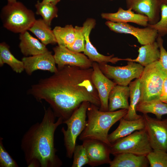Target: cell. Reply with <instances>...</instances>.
Segmentation results:
<instances>
[{
  "label": "cell",
  "mask_w": 167,
  "mask_h": 167,
  "mask_svg": "<svg viewBox=\"0 0 167 167\" xmlns=\"http://www.w3.org/2000/svg\"><path fill=\"white\" fill-rule=\"evenodd\" d=\"M93 70L92 67L66 66L32 85L28 93L38 101H45L56 117L66 120L84 101L100 107L98 92L92 79Z\"/></svg>",
  "instance_id": "cell-1"
},
{
  "label": "cell",
  "mask_w": 167,
  "mask_h": 167,
  "mask_svg": "<svg viewBox=\"0 0 167 167\" xmlns=\"http://www.w3.org/2000/svg\"><path fill=\"white\" fill-rule=\"evenodd\" d=\"M56 118L50 107L45 109L41 121L32 125L23 136L20 146L28 167H59L62 165L56 154L54 136L63 120L59 117L56 121Z\"/></svg>",
  "instance_id": "cell-2"
},
{
  "label": "cell",
  "mask_w": 167,
  "mask_h": 167,
  "mask_svg": "<svg viewBox=\"0 0 167 167\" xmlns=\"http://www.w3.org/2000/svg\"><path fill=\"white\" fill-rule=\"evenodd\" d=\"M128 110L120 109L114 111H102L99 107L90 103L88 108V117L85 128L79 135V140L96 139L109 146L111 145L108 140L109 131L116 122L123 118Z\"/></svg>",
  "instance_id": "cell-3"
},
{
  "label": "cell",
  "mask_w": 167,
  "mask_h": 167,
  "mask_svg": "<svg viewBox=\"0 0 167 167\" xmlns=\"http://www.w3.org/2000/svg\"><path fill=\"white\" fill-rule=\"evenodd\" d=\"M0 17L3 27L15 33L28 30L36 19L33 11L23 3H8L2 8Z\"/></svg>",
  "instance_id": "cell-4"
},
{
  "label": "cell",
  "mask_w": 167,
  "mask_h": 167,
  "mask_svg": "<svg viewBox=\"0 0 167 167\" xmlns=\"http://www.w3.org/2000/svg\"><path fill=\"white\" fill-rule=\"evenodd\" d=\"M167 75L158 60L144 67L139 78L141 96L139 102L159 99Z\"/></svg>",
  "instance_id": "cell-5"
},
{
  "label": "cell",
  "mask_w": 167,
  "mask_h": 167,
  "mask_svg": "<svg viewBox=\"0 0 167 167\" xmlns=\"http://www.w3.org/2000/svg\"><path fill=\"white\" fill-rule=\"evenodd\" d=\"M90 103L88 101L83 102L69 118L63 121V123L66 124L67 127L65 129L62 127L61 131L64 136L66 156L69 158H72L77 138L85 127L87 111Z\"/></svg>",
  "instance_id": "cell-6"
},
{
  "label": "cell",
  "mask_w": 167,
  "mask_h": 167,
  "mask_svg": "<svg viewBox=\"0 0 167 167\" xmlns=\"http://www.w3.org/2000/svg\"><path fill=\"white\" fill-rule=\"evenodd\" d=\"M152 150L145 128L121 138L110 146V154L114 156L128 153L146 156Z\"/></svg>",
  "instance_id": "cell-7"
},
{
  "label": "cell",
  "mask_w": 167,
  "mask_h": 167,
  "mask_svg": "<svg viewBox=\"0 0 167 167\" xmlns=\"http://www.w3.org/2000/svg\"><path fill=\"white\" fill-rule=\"evenodd\" d=\"M104 74L117 85L127 86L134 79L140 78L144 67L138 63L127 61L124 66H113L106 63H98Z\"/></svg>",
  "instance_id": "cell-8"
},
{
  "label": "cell",
  "mask_w": 167,
  "mask_h": 167,
  "mask_svg": "<svg viewBox=\"0 0 167 167\" xmlns=\"http://www.w3.org/2000/svg\"><path fill=\"white\" fill-rule=\"evenodd\" d=\"M146 129L153 149L167 152V117L163 119L152 118L147 114L142 115Z\"/></svg>",
  "instance_id": "cell-9"
},
{
  "label": "cell",
  "mask_w": 167,
  "mask_h": 167,
  "mask_svg": "<svg viewBox=\"0 0 167 167\" xmlns=\"http://www.w3.org/2000/svg\"><path fill=\"white\" fill-rule=\"evenodd\" d=\"M105 24L111 31L115 32L132 35L142 45L156 41L158 36L156 30L148 26L141 28L135 27L128 23H115L109 21H106Z\"/></svg>",
  "instance_id": "cell-10"
},
{
  "label": "cell",
  "mask_w": 167,
  "mask_h": 167,
  "mask_svg": "<svg viewBox=\"0 0 167 167\" xmlns=\"http://www.w3.org/2000/svg\"><path fill=\"white\" fill-rule=\"evenodd\" d=\"M53 55L58 69L66 65L88 68L92 67L93 62L84 54L73 51L61 45L53 48Z\"/></svg>",
  "instance_id": "cell-11"
},
{
  "label": "cell",
  "mask_w": 167,
  "mask_h": 167,
  "mask_svg": "<svg viewBox=\"0 0 167 167\" xmlns=\"http://www.w3.org/2000/svg\"><path fill=\"white\" fill-rule=\"evenodd\" d=\"M92 82L98 92L101 102L99 110L108 111V99L109 93L117 84L106 76L101 71L98 63L93 62Z\"/></svg>",
  "instance_id": "cell-12"
},
{
  "label": "cell",
  "mask_w": 167,
  "mask_h": 167,
  "mask_svg": "<svg viewBox=\"0 0 167 167\" xmlns=\"http://www.w3.org/2000/svg\"><path fill=\"white\" fill-rule=\"evenodd\" d=\"M88 160V165L92 167L109 164L111 161L110 146L98 140L88 139L83 141Z\"/></svg>",
  "instance_id": "cell-13"
},
{
  "label": "cell",
  "mask_w": 167,
  "mask_h": 167,
  "mask_svg": "<svg viewBox=\"0 0 167 167\" xmlns=\"http://www.w3.org/2000/svg\"><path fill=\"white\" fill-rule=\"evenodd\" d=\"M96 25V21L93 18H88L84 22L83 27L85 39L84 54L92 62L98 63L110 62L115 64L122 58L114 57V54L105 56L99 53L90 41L89 36L92 30Z\"/></svg>",
  "instance_id": "cell-14"
},
{
  "label": "cell",
  "mask_w": 167,
  "mask_h": 167,
  "mask_svg": "<svg viewBox=\"0 0 167 167\" xmlns=\"http://www.w3.org/2000/svg\"><path fill=\"white\" fill-rule=\"evenodd\" d=\"M22 61L24 71L29 75L37 70L47 71L53 73L58 70L54 56L49 51L39 54L24 57Z\"/></svg>",
  "instance_id": "cell-15"
},
{
  "label": "cell",
  "mask_w": 167,
  "mask_h": 167,
  "mask_svg": "<svg viewBox=\"0 0 167 167\" xmlns=\"http://www.w3.org/2000/svg\"><path fill=\"white\" fill-rule=\"evenodd\" d=\"M126 3L127 9L146 16L148 24H154L160 19L161 4L159 0H126Z\"/></svg>",
  "instance_id": "cell-16"
},
{
  "label": "cell",
  "mask_w": 167,
  "mask_h": 167,
  "mask_svg": "<svg viewBox=\"0 0 167 167\" xmlns=\"http://www.w3.org/2000/svg\"><path fill=\"white\" fill-rule=\"evenodd\" d=\"M101 16L103 19L115 23H132L146 27L148 25V19L146 16L137 13L131 8L124 10L121 7L115 13H103Z\"/></svg>",
  "instance_id": "cell-17"
},
{
  "label": "cell",
  "mask_w": 167,
  "mask_h": 167,
  "mask_svg": "<svg viewBox=\"0 0 167 167\" xmlns=\"http://www.w3.org/2000/svg\"><path fill=\"white\" fill-rule=\"evenodd\" d=\"M119 121L118 127L108 135V140L111 144L136 131L145 128V122L142 115L141 118L134 120H127L122 118Z\"/></svg>",
  "instance_id": "cell-18"
},
{
  "label": "cell",
  "mask_w": 167,
  "mask_h": 167,
  "mask_svg": "<svg viewBox=\"0 0 167 167\" xmlns=\"http://www.w3.org/2000/svg\"><path fill=\"white\" fill-rule=\"evenodd\" d=\"M129 86L116 85L110 91L108 99V111H114L119 109H128L130 97Z\"/></svg>",
  "instance_id": "cell-19"
},
{
  "label": "cell",
  "mask_w": 167,
  "mask_h": 167,
  "mask_svg": "<svg viewBox=\"0 0 167 167\" xmlns=\"http://www.w3.org/2000/svg\"><path fill=\"white\" fill-rule=\"evenodd\" d=\"M19 47L25 57L44 53L49 50L46 45L32 36L27 31L20 33Z\"/></svg>",
  "instance_id": "cell-20"
},
{
  "label": "cell",
  "mask_w": 167,
  "mask_h": 167,
  "mask_svg": "<svg viewBox=\"0 0 167 167\" xmlns=\"http://www.w3.org/2000/svg\"><path fill=\"white\" fill-rule=\"evenodd\" d=\"M138 52L139 54L136 58H122V60L136 62L145 67L159 60L160 57V50L156 41L143 45L139 48Z\"/></svg>",
  "instance_id": "cell-21"
},
{
  "label": "cell",
  "mask_w": 167,
  "mask_h": 167,
  "mask_svg": "<svg viewBox=\"0 0 167 167\" xmlns=\"http://www.w3.org/2000/svg\"><path fill=\"white\" fill-rule=\"evenodd\" d=\"M109 164L110 167H148L149 165L146 156L123 153L117 154Z\"/></svg>",
  "instance_id": "cell-22"
},
{
  "label": "cell",
  "mask_w": 167,
  "mask_h": 167,
  "mask_svg": "<svg viewBox=\"0 0 167 167\" xmlns=\"http://www.w3.org/2000/svg\"><path fill=\"white\" fill-rule=\"evenodd\" d=\"M28 30L35 35L46 46L49 44L57 43L53 30L42 19H36Z\"/></svg>",
  "instance_id": "cell-23"
},
{
  "label": "cell",
  "mask_w": 167,
  "mask_h": 167,
  "mask_svg": "<svg viewBox=\"0 0 167 167\" xmlns=\"http://www.w3.org/2000/svg\"><path fill=\"white\" fill-rule=\"evenodd\" d=\"M128 85L130 90V103L127 113L123 118L127 120H135L142 117L137 114L136 110L141 96L139 78L131 81Z\"/></svg>",
  "instance_id": "cell-24"
},
{
  "label": "cell",
  "mask_w": 167,
  "mask_h": 167,
  "mask_svg": "<svg viewBox=\"0 0 167 167\" xmlns=\"http://www.w3.org/2000/svg\"><path fill=\"white\" fill-rule=\"evenodd\" d=\"M136 110L143 114L149 113L153 114L156 118L161 119L163 115L167 114V104L159 99L140 102Z\"/></svg>",
  "instance_id": "cell-25"
},
{
  "label": "cell",
  "mask_w": 167,
  "mask_h": 167,
  "mask_svg": "<svg viewBox=\"0 0 167 167\" xmlns=\"http://www.w3.org/2000/svg\"><path fill=\"white\" fill-rule=\"evenodd\" d=\"M5 63L8 65L16 73H21L24 71L22 61L16 58L11 52L9 45L2 42L0 44V66H2Z\"/></svg>",
  "instance_id": "cell-26"
},
{
  "label": "cell",
  "mask_w": 167,
  "mask_h": 167,
  "mask_svg": "<svg viewBox=\"0 0 167 167\" xmlns=\"http://www.w3.org/2000/svg\"><path fill=\"white\" fill-rule=\"evenodd\" d=\"M53 30L58 45L67 48L74 43L75 31V28L72 25H67L64 27L57 26Z\"/></svg>",
  "instance_id": "cell-27"
},
{
  "label": "cell",
  "mask_w": 167,
  "mask_h": 167,
  "mask_svg": "<svg viewBox=\"0 0 167 167\" xmlns=\"http://www.w3.org/2000/svg\"><path fill=\"white\" fill-rule=\"evenodd\" d=\"M35 7L36 14L41 15L45 23L50 27L52 19L58 16V9L56 5L38 1Z\"/></svg>",
  "instance_id": "cell-28"
},
{
  "label": "cell",
  "mask_w": 167,
  "mask_h": 167,
  "mask_svg": "<svg viewBox=\"0 0 167 167\" xmlns=\"http://www.w3.org/2000/svg\"><path fill=\"white\" fill-rule=\"evenodd\" d=\"M151 167H167V152L154 149L146 156Z\"/></svg>",
  "instance_id": "cell-29"
},
{
  "label": "cell",
  "mask_w": 167,
  "mask_h": 167,
  "mask_svg": "<svg viewBox=\"0 0 167 167\" xmlns=\"http://www.w3.org/2000/svg\"><path fill=\"white\" fill-rule=\"evenodd\" d=\"M148 26L156 30L158 35L162 37L167 34V5H161L159 20L155 24Z\"/></svg>",
  "instance_id": "cell-30"
},
{
  "label": "cell",
  "mask_w": 167,
  "mask_h": 167,
  "mask_svg": "<svg viewBox=\"0 0 167 167\" xmlns=\"http://www.w3.org/2000/svg\"><path fill=\"white\" fill-rule=\"evenodd\" d=\"M72 167H81L88 164V160L85 148L83 144L77 145L73 154Z\"/></svg>",
  "instance_id": "cell-31"
},
{
  "label": "cell",
  "mask_w": 167,
  "mask_h": 167,
  "mask_svg": "<svg viewBox=\"0 0 167 167\" xmlns=\"http://www.w3.org/2000/svg\"><path fill=\"white\" fill-rule=\"evenodd\" d=\"M75 38L73 44L67 47L70 50L76 52H84L85 49V39L83 26L75 27Z\"/></svg>",
  "instance_id": "cell-32"
},
{
  "label": "cell",
  "mask_w": 167,
  "mask_h": 167,
  "mask_svg": "<svg viewBox=\"0 0 167 167\" xmlns=\"http://www.w3.org/2000/svg\"><path fill=\"white\" fill-rule=\"evenodd\" d=\"M3 139L0 137V167H18L16 162L6 149L3 143Z\"/></svg>",
  "instance_id": "cell-33"
},
{
  "label": "cell",
  "mask_w": 167,
  "mask_h": 167,
  "mask_svg": "<svg viewBox=\"0 0 167 167\" xmlns=\"http://www.w3.org/2000/svg\"><path fill=\"white\" fill-rule=\"evenodd\" d=\"M156 41L158 44L160 53L158 61L162 70L167 75V51L164 47L162 37L158 35Z\"/></svg>",
  "instance_id": "cell-34"
},
{
  "label": "cell",
  "mask_w": 167,
  "mask_h": 167,
  "mask_svg": "<svg viewBox=\"0 0 167 167\" xmlns=\"http://www.w3.org/2000/svg\"><path fill=\"white\" fill-rule=\"evenodd\" d=\"M159 100L167 104V75L165 77L162 86Z\"/></svg>",
  "instance_id": "cell-35"
},
{
  "label": "cell",
  "mask_w": 167,
  "mask_h": 167,
  "mask_svg": "<svg viewBox=\"0 0 167 167\" xmlns=\"http://www.w3.org/2000/svg\"><path fill=\"white\" fill-rule=\"evenodd\" d=\"M61 0H42V2L48 3L56 5Z\"/></svg>",
  "instance_id": "cell-36"
},
{
  "label": "cell",
  "mask_w": 167,
  "mask_h": 167,
  "mask_svg": "<svg viewBox=\"0 0 167 167\" xmlns=\"http://www.w3.org/2000/svg\"><path fill=\"white\" fill-rule=\"evenodd\" d=\"M161 4H164L167 5V0H159Z\"/></svg>",
  "instance_id": "cell-37"
},
{
  "label": "cell",
  "mask_w": 167,
  "mask_h": 167,
  "mask_svg": "<svg viewBox=\"0 0 167 167\" xmlns=\"http://www.w3.org/2000/svg\"><path fill=\"white\" fill-rule=\"evenodd\" d=\"M8 1V3H12L16 2L17 0H7Z\"/></svg>",
  "instance_id": "cell-38"
},
{
  "label": "cell",
  "mask_w": 167,
  "mask_h": 167,
  "mask_svg": "<svg viewBox=\"0 0 167 167\" xmlns=\"http://www.w3.org/2000/svg\"><path fill=\"white\" fill-rule=\"evenodd\" d=\"M110 0V1H113V0Z\"/></svg>",
  "instance_id": "cell-39"
},
{
  "label": "cell",
  "mask_w": 167,
  "mask_h": 167,
  "mask_svg": "<svg viewBox=\"0 0 167 167\" xmlns=\"http://www.w3.org/2000/svg\"></svg>",
  "instance_id": "cell-40"
}]
</instances>
